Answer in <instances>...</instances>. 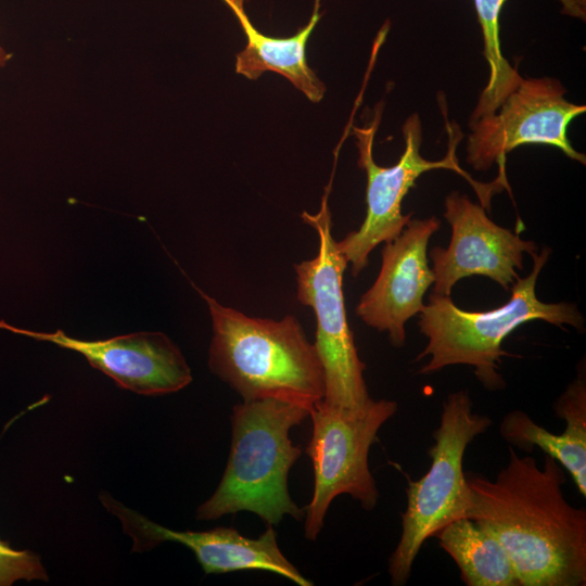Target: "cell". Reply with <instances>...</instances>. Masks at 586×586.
<instances>
[{
	"label": "cell",
	"instance_id": "cell-1",
	"mask_svg": "<svg viewBox=\"0 0 586 586\" xmlns=\"http://www.w3.org/2000/svg\"><path fill=\"white\" fill-rule=\"evenodd\" d=\"M471 491L467 518L495 535L507 550L521 586L586 585V510L565 499L562 466L546 456L509 447L495 480L466 472Z\"/></svg>",
	"mask_w": 586,
	"mask_h": 586
},
{
	"label": "cell",
	"instance_id": "cell-2",
	"mask_svg": "<svg viewBox=\"0 0 586 586\" xmlns=\"http://www.w3.org/2000/svg\"><path fill=\"white\" fill-rule=\"evenodd\" d=\"M194 288L213 323L209 369L243 400L276 397L311 409L322 400V367L295 316L250 317Z\"/></svg>",
	"mask_w": 586,
	"mask_h": 586
},
{
	"label": "cell",
	"instance_id": "cell-3",
	"mask_svg": "<svg viewBox=\"0 0 586 586\" xmlns=\"http://www.w3.org/2000/svg\"><path fill=\"white\" fill-rule=\"evenodd\" d=\"M311 408L276 397L243 400L232 408L231 447L226 470L214 494L196 510V519L211 521L239 511L255 513L268 525L284 515L304 517L290 497L288 475L302 449L290 430Z\"/></svg>",
	"mask_w": 586,
	"mask_h": 586
},
{
	"label": "cell",
	"instance_id": "cell-4",
	"mask_svg": "<svg viewBox=\"0 0 586 586\" xmlns=\"http://www.w3.org/2000/svg\"><path fill=\"white\" fill-rule=\"evenodd\" d=\"M551 250L533 254V268L525 278L512 284L509 301L491 310L468 311L455 305L449 295L432 293L420 311V331L428 344L417 356H429L419 373L431 374L453 365H469L483 386L489 391L505 387L499 373L504 340L521 324L543 320L562 328L564 324L582 331L584 317L572 303H544L536 296V281Z\"/></svg>",
	"mask_w": 586,
	"mask_h": 586
},
{
	"label": "cell",
	"instance_id": "cell-5",
	"mask_svg": "<svg viewBox=\"0 0 586 586\" xmlns=\"http://www.w3.org/2000/svg\"><path fill=\"white\" fill-rule=\"evenodd\" d=\"M492 425L489 417L472 411L467 391L450 393L443 403L438 426L429 448L431 466L417 481L407 479V508L402 535L388 559L394 586L405 585L424 542L447 524L467 518L471 491L463 471L467 447Z\"/></svg>",
	"mask_w": 586,
	"mask_h": 586
},
{
	"label": "cell",
	"instance_id": "cell-6",
	"mask_svg": "<svg viewBox=\"0 0 586 586\" xmlns=\"http://www.w3.org/2000/svg\"><path fill=\"white\" fill-rule=\"evenodd\" d=\"M303 220L317 232L319 245L313 259L294 265L297 300L313 308L316 316L314 346L320 360L324 395L322 402L341 409H360L372 398L369 396L353 332L348 326L343 275L347 262L332 235V219L328 194L322 196L316 214H302Z\"/></svg>",
	"mask_w": 586,
	"mask_h": 586
},
{
	"label": "cell",
	"instance_id": "cell-7",
	"mask_svg": "<svg viewBox=\"0 0 586 586\" xmlns=\"http://www.w3.org/2000/svg\"><path fill=\"white\" fill-rule=\"evenodd\" d=\"M397 411V403L371 399L360 409H341L322 400L311 411L313 434L306 448L314 467L315 487L306 507L304 535L315 540L332 500L343 494L372 510L379 492L368 455L381 426Z\"/></svg>",
	"mask_w": 586,
	"mask_h": 586
},
{
	"label": "cell",
	"instance_id": "cell-8",
	"mask_svg": "<svg viewBox=\"0 0 586 586\" xmlns=\"http://www.w3.org/2000/svg\"><path fill=\"white\" fill-rule=\"evenodd\" d=\"M381 113L382 107L379 104L368 127L353 128L359 153L358 166L367 175V212L360 227L337 241V246L347 264H351L354 277L367 267L369 254L374 247L382 242L394 240L409 222L411 215L402 213V203L423 173L445 168L461 174L480 194L484 208H489L492 194L500 189L496 180L488 184L476 183L459 167L455 156L456 142L449 145L448 154L441 161L422 157V128L418 114L410 115L403 125L405 150L398 162L390 167L379 166L373 160L372 146Z\"/></svg>",
	"mask_w": 586,
	"mask_h": 586
},
{
	"label": "cell",
	"instance_id": "cell-9",
	"mask_svg": "<svg viewBox=\"0 0 586 586\" xmlns=\"http://www.w3.org/2000/svg\"><path fill=\"white\" fill-rule=\"evenodd\" d=\"M564 94L555 78H523L495 113L469 123L467 162L476 170L498 164L504 181L506 155L525 144L551 145L585 164V155L568 138V127L586 106L568 101Z\"/></svg>",
	"mask_w": 586,
	"mask_h": 586
},
{
	"label": "cell",
	"instance_id": "cell-10",
	"mask_svg": "<svg viewBox=\"0 0 586 586\" xmlns=\"http://www.w3.org/2000/svg\"><path fill=\"white\" fill-rule=\"evenodd\" d=\"M444 204L451 238L446 249L430 252L433 293L450 295L459 280L472 276L487 277L508 290L519 278L524 254H535L536 244L492 221L485 208L464 194L454 191Z\"/></svg>",
	"mask_w": 586,
	"mask_h": 586
},
{
	"label": "cell",
	"instance_id": "cell-11",
	"mask_svg": "<svg viewBox=\"0 0 586 586\" xmlns=\"http://www.w3.org/2000/svg\"><path fill=\"white\" fill-rule=\"evenodd\" d=\"M105 509L118 518L124 533L132 539V551L143 552L164 542H176L193 551L205 574H225L243 570H264L281 575L300 586L313 582L284 557L272 525L256 538L232 527L208 531H174L160 525L107 494L100 495Z\"/></svg>",
	"mask_w": 586,
	"mask_h": 586
},
{
	"label": "cell",
	"instance_id": "cell-12",
	"mask_svg": "<svg viewBox=\"0 0 586 586\" xmlns=\"http://www.w3.org/2000/svg\"><path fill=\"white\" fill-rule=\"evenodd\" d=\"M0 328L77 352L90 366L113 379L118 387L137 394L175 393L192 381L190 367L182 353L162 332H137L87 341L68 336L61 329L55 332H36L15 328L2 320Z\"/></svg>",
	"mask_w": 586,
	"mask_h": 586
},
{
	"label": "cell",
	"instance_id": "cell-13",
	"mask_svg": "<svg viewBox=\"0 0 586 586\" xmlns=\"http://www.w3.org/2000/svg\"><path fill=\"white\" fill-rule=\"evenodd\" d=\"M441 226L435 216L409 220L402 233L385 242L377 280L360 297L357 316L369 327L387 332L393 346L405 343V323L420 314L423 296L434 282L426 250Z\"/></svg>",
	"mask_w": 586,
	"mask_h": 586
},
{
	"label": "cell",
	"instance_id": "cell-14",
	"mask_svg": "<svg viewBox=\"0 0 586 586\" xmlns=\"http://www.w3.org/2000/svg\"><path fill=\"white\" fill-rule=\"evenodd\" d=\"M238 18L246 37V44L235 58V72L255 80L265 72L285 77L311 102H319L326 86L309 67L306 43L321 18L320 1L315 0L308 23L291 37L278 38L262 34L251 22L244 9L246 0H222Z\"/></svg>",
	"mask_w": 586,
	"mask_h": 586
},
{
	"label": "cell",
	"instance_id": "cell-15",
	"mask_svg": "<svg viewBox=\"0 0 586 586\" xmlns=\"http://www.w3.org/2000/svg\"><path fill=\"white\" fill-rule=\"evenodd\" d=\"M468 586H520L514 565L499 539L477 522L461 518L435 536Z\"/></svg>",
	"mask_w": 586,
	"mask_h": 586
},
{
	"label": "cell",
	"instance_id": "cell-16",
	"mask_svg": "<svg viewBox=\"0 0 586 586\" xmlns=\"http://www.w3.org/2000/svg\"><path fill=\"white\" fill-rule=\"evenodd\" d=\"M499 432L510 445L531 453L535 447L557 460L565 469L583 497H586V436L564 430L555 434L534 422L521 410L507 413Z\"/></svg>",
	"mask_w": 586,
	"mask_h": 586
},
{
	"label": "cell",
	"instance_id": "cell-17",
	"mask_svg": "<svg viewBox=\"0 0 586 586\" xmlns=\"http://www.w3.org/2000/svg\"><path fill=\"white\" fill-rule=\"evenodd\" d=\"M566 1V0H565ZM506 0H474L489 66L488 82L481 93L470 122L495 113L523 80L517 68L504 58L499 41V15Z\"/></svg>",
	"mask_w": 586,
	"mask_h": 586
},
{
	"label": "cell",
	"instance_id": "cell-18",
	"mask_svg": "<svg viewBox=\"0 0 586 586\" xmlns=\"http://www.w3.org/2000/svg\"><path fill=\"white\" fill-rule=\"evenodd\" d=\"M18 579L49 581L40 557L27 549H15L0 538V586H10Z\"/></svg>",
	"mask_w": 586,
	"mask_h": 586
},
{
	"label": "cell",
	"instance_id": "cell-19",
	"mask_svg": "<svg viewBox=\"0 0 586 586\" xmlns=\"http://www.w3.org/2000/svg\"><path fill=\"white\" fill-rule=\"evenodd\" d=\"M557 418L565 421V429L586 436V377L585 362L579 364L576 378L566 386L552 406Z\"/></svg>",
	"mask_w": 586,
	"mask_h": 586
},
{
	"label": "cell",
	"instance_id": "cell-20",
	"mask_svg": "<svg viewBox=\"0 0 586 586\" xmlns=\"http://www.w3.org/2000/svg\"><path fill=\"white\" fill-rule=\"evenodd\" d=\"M11 58L12 54L5 51V49L0 44V67L5 66Z\"/></svg>",
	"mask_w": 586,
	"mask_h": 586
}]
</instances>
